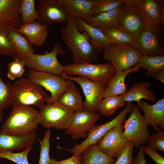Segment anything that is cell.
<instances>
[{"label":"cell","mask_w":164,"mask_h":164,"mask_svg":"<svg viewBox=\"0 0 164 164\" xmlns=\"http://www.w3.org/2000/svg\"><path fill=\"white\" fill-rule=\"evenodd\" d=\"M0 164H1V163H0Z\"/></svg>","instance_id":"c3c4849f"},{"label":"cell","mask_w":164,"mask_h":164,"mask_svg":"<svg viewBox=\"0 0 164 164\" xmlns=\"http://www.w3.org/2000/svg\"><path fill=\"white\" fill-rule=\"evenodd\" d=\"M123 3L133 7H137L138 0H122Z\"/></svg>","instance_id":"bcb514c9"},{"label":"cell","mask_w":164,"mask_h":164,"mask_svg":"<svg viewBox=\"0 0 164 164\" xmlns=\"http://www.w3.org/2000/svg\"><path fill=\"white\" fill-rule=\"evenodd\" d=\"M142 150L144 153L149 155L157 164H164V158L156 151L143 145Z\"/></svg>","instance_id":"b9f144b4"},{"label":"cell","mask_w":164,"mask_h":164,"mask_svg":"<svg viewBox=\"0 0 164 164\" xmlns=\"http://www.w3.org/2000/svg\"><path fill=\"white\" fill-rule=\"evenodd\" d=\"M134 147L132 141L128 140L114 164H134L132 157Z\"/></svg>","instance_id":"ab89813d"},{"label":"cell","mask_w":164,"mask_h":164,"mask_svg":"<svg viewBox=\"0 0 164 164\" xmlns=\"http://www.w3.org/2000/svg\"><path fill=\"white\" fill-rule=\"evenodd\" d=\"M21 0H0V28L17 29L22 25L19 10Z\"/></svg>","instance_id":"d6986e66"},{"label":"cell","mask_w":164,"mask_h":164,"mask_svg":"<svg viewBox=\"0 0 164 164\" xmlns=\"http://www.w3.org/2000/svg\"><path fill=\"white\" fill-rule=\"evenodd\" d=\"M140 67L138 63L133 67L116 72L105 88L103 98L108 97L121 95L125 93L127 91L125 83L126 77L131 73H135L138 71Z\"/></svg>","instance_id":"44dd1931"},{"label":"cell","mask_w":164,"mask_h":164,"mask_svg":"<svg viewBox=\"0 0 164 164\" xmlns=\"http://www.w3.org/2000/svg\"><path fill=\"white\" fill-rule=\"evenodd\" d=\"M137 8L148 25L164 28L163 0H138Z\"/></svg>","instance_id":"e0dca14e"},{"label":"cell","mask_w":164,"mask_h":164,"mask_svg":"<svg viewBox=\"0 0 164 164\" xmlns=\"http://www.w3.org/2000/svg\"><path fill=\"white\" fill-rule=\"evenodd\" d=\"M101 116L96 112H91L84 109L75 111L71 123L65 133L70 135L72 139L86 138L88 133L95 125L96 121Z\"/></svg>","instance_id":"5bb4252c"},{"label":"cell","mask_w":164,"mask_h":164,"mask_svg":"<svg viewBox=\"0 0 164 164\" xmlns=\"http://www.w3.org/2000/svg\"><path fill=\"white\" fill-rule=\"evenodd\" d=\"M148 26L137 7L124 3L119 17L118 27L137 38Z\"/></svg>","instance_id":"2e32d148"},{"label":"cell","mask_w":164,"mask_h":164,"mask_svg":"<svg viewBox=\"0 0 164 164\" xmlns=\"http://www.w3.org/2000/svg\"><path fill=\"white\" fill-rule=\"evenodd\" d=\"M161 27L160 25H148L137 38L133 47L144 56L164 54V37Z\"/></svg>","instance_id":"52a82bcc"},{"label":"cell","mask_w":164,"mask_h":164,"mask_svg":"<svg viewBox=\"0 0 164 164\" xmlns=\"http://www.w3.org/2000/svg\"><path fill=\"white\" fill-rule=\"evenodd\" d=\"M149 125L139 108L134 105L129 117L125 122L123 135L128 140L132 141L134 147L138 148L147 143L150 136Z\"/></svg>","instance_id":"9c48e42d"},{"label":"cell","mask_w":164,"mask_h":164,"mask_svg":"<svg viewBox=\"0 0 164 164\" xmlns=\"http://www.w3.org/2000/svg\"><path fill=\"white\" fill-rule=\"evenodd\" d=\"M124 129L122 124L109 130L97 142L98 148L113 158H117L128 141L123 135Z\"/></svg>","instance_id":"9a60e30c"},{"label":"cell","mask_w":164,"mask_h":164,"mask_svg":"<svg viewBox=\"0 0 164 164\" xmlns=\"http://www.w3.org/2000/svg\"><path fill=\"white\" fill-rule=\"evenodd\" d=\"M57 102L73 109L75 111L84 109V102L79 90L73 82L58 98Z\"/></svg>","instance_id":"83f0119b"},{"label":"cell","mask_w":164,"mask_h":164,"mask_svg":"<svg viewBox=\"0 0 164 164\" xmlns=\"http://www.w3.org/2000/svg\"><path fill=\"white\" fill-rule=\"evenodd\" d=\"M123 6L124 3L114 10L100 13L84 21L100 30L118 27L119 17Z\"/></svg>","instance_id":"603a6c76"},{"label":"cell","mask_w":164,"mask_h":164,"mask_svg":"<svg viewBox=\"0 0 164 164\" xmlns=\"http://www.w3.org/2000/svg\"><path fill=\"white\" fill-rule=\"evenodd\" d=\"M152 77L153 78L164 83V70L157 72L153 75Z\"/></svg>","instance_id":"f6af8a7d"},{"label":"cell","mask_w":164,"mask_h":164,"mask_svg":"<svg viewBox=\"0 0 164 164\" xmlns=\"http://www.w3.org/2000/svg\"><path fill=\"white\" fill-rule=\"evenodd\" d=\"M13 85L4 82L0 76V109L8 108L11 105V97Z\"/></svg>","instance_id":"74e56055"},{"label":"cell","mask_w":164,"mask_h":164,"mask_svg":"<svg viewBox=\"0 0 164 164\" xmlns=\"http://www.w3.org/2000/svg\"><path fill=\"white\" fill-rule=\"evenodd\" d=\"M82 164H114V158L102 152L97 144L86 148L81 154Z\"/></svg>","instance_id":"f1b7e54d"},{"label":"cell","mask_w":164,"mask_h":164,"mask_svg":"<svg viewBox=\"0 0 164 164\" xmlns=\"http://www.w3.org/2000/svg\"><path fill=\"white\" fill-rule=\"evenodd\" d=\"M49 97L42 86L27 78H23L13 85L11 105L13 107L33 105L39 108Z\"/></svg>","instance_id":"3957f363"},{"label":"cell","mask_w":164,"mask_h":164,"mask_svg":"<svg viewBox=\"0 0 164 164\" xmlns=\"http://www.w3.org/2000/svg\"><path fill=\"white\" fill-rule=\"evenodd\" d=\"M76 18L78 30L88 33L91 38V43L95 48L102 51L113 45L101 30L87 24L81 18Z\"/></svg>","instance_id":"484cf974"},{"label":"cell","mask_w":164,"mask_h":164,"mask_svg":"<svg viewBox=\"0 0 164 164\" xmlns=\"http://www.w3.org/2000/svg\"><path fill=\"white\" fill-rule=\"evenodd\" d=\"M2 110L0 109V122L1 121L2 119Z\"/></svg>","instance_id":"7dc6e473"},{"label":"cell","mask_w":164,"mask_h":164,"mask_svg":"<svg viewBox=\"0 0 164 164\" xmlns=\"http://www.w3.org/2000/svg\"><path fill=\"white\" fill-rule=\"evenodd\" d=\"M7 29L0 28V55L12 56L15 59L16 52L8 38Z\"/></svg>","instance_id":"8d00e7d4"},{"label":"cell","mask_w":164,"mask_h":164,"mask_svg":"<svg viewBox=\"0 0 164 164\" xmlns=\"http://www.w3.org/2000/svg\"><path fill=\"white\" fill-rule=\"evenodd\" d=\"M151 86V84L149 81L138 82L131 87L128 91L121 95L124 101L128 102H137L145 99L155 103L157 101L154 92L149 89Z\"/></svg>","instance_id":"d4e9b609"},{"label":"cell","mask_w":164,"mask_h":164,"mask_svg":"<svg viewBox=\"0 0 164 164\" xmlns=\"http://www.w3.org/2000/svg\"><path fill=\"white\" fill-rule=\"evenodd\" d=\"M8 77L13 80L16 78H19L25 72V64L21 59H15L8 64Z\"/></svg>","instance_id":"f35d334b"},{"label":"cell","mask_w":164,"mask_h":164,"mask_svg":"<svg viewBox=\"0 0 164 164\" xmlns=\"http://www.w3.org/2000/svg\"><path fill=\"white\" fill-rule=\"evenodd\" d=\"M141 67L146 69L145 75L152 76L155 73L164 70V54L155 56H140L138 63Z\"/></svg>","instance_id":"4dcf8cb0"},{"label":"cell","mask_w":164,"mask_h":164,"mask_svg":"<svg viewBox=\"0 0 164 164\" xmlns=\"http://www.w3.org/2000/svg\"><path fill=\"white\" fill-rule=\"evenodd\" d=\"M101 30L113 45L133 46L137 39L118 27Z\"/></svg>","instance_id":"f546056e"},{"label":"cell","mask_w":164,"mask_h":164,"mask_svg":"<svg viewBox=\"0 0 164 164\" xmlns=\"http://www.w3.org/2000/svg\"><path fill=\"white\" fill-rule=\"evenodd\" d=\"M32 148V145H30L25 150L19 152L15 153L9 151L0 152V158L8 159L17 164H29L28 155Z\"/></svg>","instance_id":"e575fe53"},{"label":"cell","mask_w":164,"mask_h":164,"mask_svg":"<svg viewBox=\"0 0 164 164\" xmlns=\"http://www.w3.org/2000/svg\"><path fill=\"white\" fill-rule=\"evenodd\" d=\"M67 23L60 31L65 45L72 53L73 64L84 63L100 64L99 56L102 51L92 46L91 38L87 32L78 30L76 17L70 16Z\"/></svg>","instance_id":"6da1fadb"},{"label":"cell","mask_w":164,"mask_h":164,"mask_svg":"<svg viewBox=\"0 0 164 164\" xmlns=\"http://www.w3.org/2000/svg\"><path fill=\"white\" fill-rule=\"evenodd\" d=\"M66 53L62 45L57 43L50 53L46 52L43 54L34 53L30 56L21 60L25 66L30 69L58 76L63 72V66L60 63L57 56L59 54L64 55Z\"/></svg>","instance_id":"8992f818"},{"label":"cell","mask_w":164,"mask_h":164,"mask_svg":"<svg viewBox=\"0 0 164 164\" xmlns=\"http://www.w3.org/2000/svg\"><path fill=\"white\" fill-rule=\"evenodd\" d=\"M39 124L48 129L53 127L67 130L69 127L75 111L72 109L56 102L45 104L39 108Z\"/></svg>","instance_id":"277c9868"},{"label":"cell","mask_w":164,"mask_h":164,"mask_svg":"<svg viewBox=\"0 0 164 164\" xmlns=\"http://www.w3.org/2000/svg\"><path fill=\"white\" fill-rule=\"evenodd\" d=\"M143 145H141L139 147L138 153L134 158V164H148L145 158L144 153L142 150Z\"/></svg>","instance_id":"ee69618b"},{"label":"cell","mask_w":164,"mask_h":164,"mask_svg":"<svg viewBox=\"0 0 164 164\" xmlns=\"http://www.w3.org/2000/svg\"><path fill=\"white\" fill-rule=\"evenodd\" d=\"M70 16L85 20L91 16L95 0H60Z\"/></svg>","instance_id":"4316f807"},{"label":"cell","mask_w":164,"mask_h":164,"mask_svg":"<svg viewBox=\"0 0 164 164\" xmlns=\"http://www.w3.org/2000/svg\"><path fill=\"white\" fill-rule=\"evenodd\" d=\"M51 133L50 129L47 130L43 140L38 139L40 147V152L38 164H49L51 160L49 152L50 149V139Z\"/></svg>","instance_id":"d590c367"},{"label":"cell","mask_w":164,"mask_h":164,"mask_svg":"<svg viewBox=\"0 0 164 164\" xmlns=\"http://www.w3.org/2000/svg\"><path fill=\"white\" fill-rule=\"evenodd\" d=\"M123 3L122 0H95L91 17L114 10Z\"/></svg>","instance_id":"836d02e7"},{"label":"cell","mask_w":164,"mask_h":164,"mask_svg":"<svg viewBox=\"0 0 164 164\" xmlns=\"http://www.w3.org/2000/svg\"><path fill=\"white\" fill-rule=\"evenodd\" d=\"M103 98L98 111L101 114L108 117L114 113L118 108L124 106L126 103L121 95Z\"/></svg>","instance_id":"1f68e13d"},{"label":"cell","mask_w":164,"mask_h":164,"mask_svg":"<svg viewBox=\"0 0 164 164\" xmlns=\"http://www.w3.org/2000/svg\"><path fill=\"white\" fill-rule=\"evenodd\" d=\"M133 104L128 102L124 109L113 119L106 123L95 125L88 133L87 137L80 144H77L72 149H62L76 156L80 155L88 147L97 144L98 141L110 129L123 124L127 114L132 110Z\"/></svg>","instance_id":"ba28073f"},{"label":"cell","mask_w":164,"mask_h":164,"mask_svg":"<svg viewBox=\"0 0 164 164\" xmlns=\"http://www.w3.org/2000/svg\"><path fill=\"white\" fill-rule=\"evenodd\" d=\"M37 134L36 132L29 134L16 136L7 134L0 130V152L23 150L35 142Z\"/></svg>","instance_id":"ffe728a7"},{"label":"cell","mask_w":164,"mask_h":164,"mask_svg":"<svg viewBox=\"0 0 164 164\" xmlns=\"http://www.w3.org/2000/svg\"><path fill=\"white\" fill-rule=\"evenodd\" d=\"M58 76L64 80H70L75 81L80 85L86 99L84 102V109L93 112L98 111L103 98L106 85L83 76L71 77L63 72Z\"/></svg>","instance_id":"8fae6325"},{"label":"cell","mask_w":164,"mask_h":164,"mask_svg":"<svg viewBox=\"0 0 164 164\" xmlns=\"http://www.w3.org/2000/svg\"><path fill=\"white\" fill-rule=\"evenodd\" d=\"M36 9V21L48 27L57 22L67 23L70 15L60 0H39Z\"/></svg>","instance_id":"4fadbf2b"},{"label":"cell","mask_w":164,"mask_h":164,"mask_svg":"<svg viewBox=\"0 0 164 164\" xmlns=\"http://www.w3.org/2000/svg\"><path fill=\"white\" fill-rule=\"evenodd\" d=\"M49 164H82V158L81 155H73L70 158L60 161L52 159Z\"/></svg>","instance_id":"7bdbcfd3"},{"label":"cell","mask_w":164,"mask_h":164,"mask_svg":"<svg viewBox=\"0 0 164 164\" xmlns=\"http://www.w3.org/2000/svg\"><path fill=\"white\" fill-rule=\"evenodd\" d=\"M17 29L26 36L32 45L38 47L43 45L48 32V27L36 21L31 23L22 25Z\"/></svg>","instance_id":"cb8c5ba5"},{"label":"cell","mask_w":164,"mask_h":164,"mask_svg":"<svg viewBox=\"0 0 164 164\" xmlns=\"http://www.w3.org/2000/svg\"><path fill=\"white\" fill-rule=\"evenodd\" d=\"M39 113L30 106L13 107L1 130L7 134L16 136L35 132L39 124Z\"/></svg>","instance_id":"7a4b0ae2"},{"label":"cell","mask_w":164,"mask_h":164,"mask_svg":"<svg viewBox=\"0 0 164 164\" xmlns=\"http://www.w3.org/2000/svg\"><path fill=\"white\" fill-rule=\"evenodd\" d=\"M35 0H21L19 12L22 25H26L36 21L38 16L35 8Z\"/></svg>","instance_id":"d6a6232c"},{"label":"cell","mask_w":164,"mask_h":164,"mask_svg":"<svg viewBox=\"0 0 164 164\" xmlns=\"http://www.w3.org/2000/svg\"><path fill=\"white\" fill-rule=\"evenodd\" d=\"M63 72L69 76H83L107 86L116 72L112 64L109 62L101 64L88 63L67 64L63 66Z\"/></svg>","instance_id":"5b68a950"},{"label":"cell","mask_w":164,"mask_h":164,"mask_svg":"<svg viewBox=\"0 0 164 164\" xmlns=\"http://www.w3.org/2000/svg\"><path fill=\"white\" fill-rule=\"evenodd\" d=\"M103 50L104 58L112 64L116 72L135 66L142 55L133 46L113 45Z\"/></svg>","instance_id":"30bf717a"},{"label":"cell","mask_w":164,"mask_h":164,"mask_svg":"<svg viewBox=\"0 0 164 164\" xmlns=\"http://www.w3.org/2000/svg\"><path fill=\"white\" fill-rule=\"evenodd\" d=\"M159 131L150 136L147 146L155 151H164V132Z\"/></svg>","instance_id":"60d3db41"},{"label":"cell","mask_w":164,"mask_h":164,"mask_svg":"<svg viewBox=\"0 0 164 164\" xmlns=\"http://www.w3.org/2000/svg\"><path fill=\"white\" fill-rule=\"evenodd\" d=\"M137 105L144 113V117L156 132L164 130V98L158 99L152 105L142 100L136 102Z\"/></svg>","instance_id":"ac0fdd59"},{"label":"cell","mask_w":164,"mask_h":164,"mask_svg":"<svg viewBox=\"0 0 164 164\" xmlns=\"http://www.w3.org/2000/svg\"><path fill=\"white\" fill-rule=\"evenodd\" d=\"M26 77L27 79L50 92L51 95L46 101V104H52L56 102L60 95L73 82L70 80H64L58 76L32 69L29 70Z\"/></svg>","instance_id":"7c38bea8"},{"label":"cell","mask_w":164,"mask_h":164,"mask_svg":"<svg viewBox=\"0 0 164 164\" xmlns=\"http://www.w3.org/2000/svg\"><path fill=\"white\" fill-rule=\"evenodd\" d=\"M7 30L8 39L16 52L15 59H22L34 53L32 45L23 34L16 29L10 28Z\"/></svg>","instance_id":"7402d4cb"}]
</instances>
